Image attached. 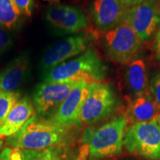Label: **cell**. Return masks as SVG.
<instances>
[{
  "mask_svg": "<svg viewBox=\"0 0 160 160\" xmlns=\"http://www.w3.org/2000/svg\"><path fill=\"white\" fill-rule=\"evenodd\" d=\"M71 128L35 114L20 131L7 138V143L13 148L28 151L67 145Z\"/></svg>",
  "mask_w": 160,
  "mask_h": 160,
  "instance_id": "6da1fadb",
  "label": "cell"
},
{
  "mask_svg": "<svg viewBox=\"0 0 160 160\" xmlns=\"http://www.w3.org/2000/svg\"><path fill=\"white\" fill-rule=\"evenodd\" d=\"M108 67L94 49L90 48L74 59L68 60L48 71L44 82L66 83L85 81L99 82L105 79Z\"/></svg>",
  "mask_w": 160,
  "mask_h": 160,
  "instance_id": "7a4b0ae2",
  "label": "cell"
},
{
  "mask_svg": "<svg viewBox=\"0 0 160 160\" xmlns=\"http://www.w3.org/2000/svg\"><path fill=\"white\" fill-rule=\"evenodd\" d=\"M128 122L125 116H119L101 125L95 131H88L84 142L93 159H102L121 153Z\"/></svg>",
  "mask_w": 160,
  "mask_h": 160,
  "instance_id": "3957f363",
  "label": "cell"
},
{
  "mask_svg": "<svg viewBox=\"0 0 160 160\" xmlns=\"http://www.w3.org/2000/svg\"><path fill=\"white\" fill-rule=\"evenodd\" d=\"M123 146L130 153L149 160H160V122L158 117L126 129Z\"/></svg>",
  "mask_w": 160,
  "mask_h": 160,
  "instance_id": "277c9868",
  "label": "cell"
},
{
  "mask_svg": "<svg viewBox=\"0 0 160 160\" xmlns=\"http://www.w3.org/2000/svg\"><path fill=\"white\" fill-rule=\"evenodd\" d=\"M119 103L113 86L101 82L90 83L80 113L79 126L93 125L108 117L117 111Z\"/></svg>",
  "mask_w": 160,
  "mask_h": 160,
  "instance_id": "5b68a950",
  "label": "cell"
},
{
  "mask_svg": "<svg viewBox=\"0 0 160 160\" xmlns=\"http://www.w3.org/2000/svg\"><path fill=\"white\" fill-rule=\"evenodd\" d=\"M142 48V41L130 26L121 23L105 32L103 48L108 59L121 65H128L135 59Z\"/></svg>",
  "mask_w": 160,
  "mask_h": 160,
  "instance_id": "8992f818",
  "label": "cell"
},
{
  "mask_svg": "<svg viewBox=\"0 0 160 160\" xmlns=\"http://www.w3.org/2000/svg\"><path fill=\"white\" fill-rule=\"evenodd\" d=\"M94 36L88 31L76 33L58 42L44 53L41 68L45 73L90 48Z\"/></svg>",
  "mask_w": 160,
  "mask_h": 160,
  "instance_id": "52a82bcc",
  "label": "cell"
},
{
  "mask_svg": "<svg viewBox=\"0 0 160 160\" xmlns=\"http://www.w3.org/2000/svg\"><path fill=\"white\" fill-rule=\"evenodd\" d=\"M123 22L133 29L142 42L149 40L160 27L159 0H143L129 8Z\"/></svg>",
  "mask_w": 160,
  "mask_h": 160,
  "instance_id": "ba28073f",
  "label": "cell"
},
{
  "mask_svg": "<svg viewBox=\"0 0 160 160\" xmlns=\"http://www.w3.org/2000/svg\"><path fill=\"white\" fill-rule=\"evenodd\" d=\"M77 82L52 83L43 82L39 84L35 88L31 97L36 114L49 119Z\"/></svg>",
  "mask_w": 160,
  "mask_h": 160,
  "instance_id": "9c48e42d",
  "label": "cell"
},
{
  "mask_svg": "<svg viewBox=\"0 0 160 160\" xmlns=\"http://www.w3.org/2000/svg\"><path fill=\"white\" fill-rule=\"evenodd\" d=\"M45 18L53 28L65 34L81 33L88 27L87 16L81 9L75 6H51L46 10Z\"/></svg>",
  "mask_w": 160,
  "mask_h": 160,
  "instance_id": "30bf717a",
  "label": "cell"
},
{
  "mask_svg": "<svg viewBox=\"0 0 160 160\" xmlns=\"http://www.w3.org/2000/svg\"><path fill=\"white\" fill-rule=\"evenodd\" d=\"M89 86L90 82H78L49 119L63 127L79 126L80 113L88 93Z\"/></svg>",
  "mask_w": 160,
  "mask_h": 160,
  "instance_id": "8fae6325",
  "label": "cell"
},
{
  "mask_svg": "<svg viewBox=\"0 0 160 160\" xmlns=\"http://www.w3.org/2000/svg\"><path fill=\"white\" fill-rule=\"evenodd\" d=\"M128 8L118 0H93L90 13L96 27L107 32L123 22Z\"/></svg>",
  "mask_w": 160,
  "mask_h": 160,
  "instance_id": "7c38bea8",
  "label": "cell"
},
{
  "mask_svg": "<svg viewBox=\"0 0 160 160\" xmlns=\"http://www.w3.org/2000/svg\"><path fill=\"white\" fill-rule=\"evenodd\" d=\"M160 110L148 92L129 98L125 117L128 125L144 122L158 117Z\"/></svg>",
  "mask_w": 160,
  "mask_h": 160,
  "instance_id": "4fadbf2b",
  "label": "cell"
},
{
  "mask_svg": "<svg viewBox=\"0 0 160 160\" xmlns=\"http://www.w3.org/2000/svg\"><path fill=\"white\" fill-rule=\"evenodd\" d=\"M35 114L31 99L28 97H21L0 124V137H10L14 135Z\"/></svg>",
  "mask_w": 160,
  "mask_h": 160,
  "instance_id": "5bb4252c",
  "label": "cell"
},
{
  "mask_svg": "<svg viewBox=\"0 0 160 160\" xmlns=\"http://www.w3.org/2000/svg\"><path fill=\"white\" fill-rule=\"evenodd\" d=\"M30 57L28 53L15 58L0 71V92L17 91L29 72Z\"/></svg>",
  "mask_w": 160,
  "mask_h": 160,
  "instance_id": "9a60e30c",
  "label": "cell"
},
{
  "mask_svg": "<svg viewBox=\"0 0 160 160\" xmlns=\"http://www.w3.org/2000/svg\"><path fill=\"white\" fill-rule=\"evenodd\" d=\"M124 85L129 98L149 91L148 69L144 59L138 58L128 64L124 73Z\"/></svg>",
  "mask_w": 160,
  "mask_h": 160,
  "instance_id": "2e32d148",
  "label": "cell"
},
{
  "mask_svg": "<svg viewBox=\"0 0 160 160\" xmlns=\"http://www.w3.org/2000/svg\"><path fill=\"white\" fill-rule=\"evenodd\" d=\"M23 160H73L66 145H58L37 151L22 150Z\"/></svg>",
  "mask_w": 160,
  "mask_h": 160,
  "instance_id": "e0dca14e",
  "label": "cell"
},
{
  "mask_svg": "<svg viewBox=\"0 0 160 160\" xmlns=\"http://www.w3.org/2000/svg\"><path fill=\"white\" fill-rule=\"evenodd\" d=\"M21 13L13 0H0V26L6 30L17 29L21 24Z\"/></svg>",
  "mask_w": 160,
  "mask_h": 160,
  "instance_id": "ac0fdd59",
  "label": "cell"
},
{
  "mask_svg": "<svg viewBox=\"0 0 160 160\" xmlns=\"http://www.w3.org/2000/svg\"><path fill=\"white\" fill-rule=\"evenodd\" d=\"M20 98L21 93L18 91L0 92V124L4 121Z\"/></svg>",
  "mask_w": 160,
  "mask_h": 160,
  "instance_id": "d6986e66",
  "label": "cell"
},
{
  "mask_svg": "<svg viewBox=\"0 0 160 160\" xmlns=\"http://www.w3.org/2000/svg\"><path fill=\"white\" fill-rule=\"evenodd\" d=\"M149 93L160 110V73L152 77L149 83Z\"/></svg>",
  "mask_w": 160,
  "mask_h": 160,
  "instance_id": "ffe728a7",
  "label": "cell"
},
{
  "mask_svg": "<svg viewBox=\"0 0 160 160\" xmlns=\"http://www.w3.org/2000/svg\"><path fill=\"white\" fill-rule=\"evenodd\" d=\"M22 17H31L33 9V0H13Z\"/></svg>",
  "mask_w": 160,
  "mask_h": 160,
  "instance_id": "44dd1931",
  "label": "cell"
},
{
  "mask_svg": "<svg viewBox=\"0 0 160 160\" xmlns=\"http://www.w3.org/2000/svg\"><path fill=\"white\" fill-rule=\"evenodd\" d=\"M0 160H23L22 150L8 147L0 153Z\"/></svg>",
  "mask_w": 160,
  "mask_h": 160,
  "instance_id": "7402d4cb",
  "label": "cell"
},
{
  "mask_svg": "<svg viewBox=\"0 0 160 160\" xmlns=\"http://www.w3.org/2000/svg\"><path fill=\"white\" fill-rule=\"evenodd\" d=\"M12 39L6 29L0 26V53L7 51L11 46Z\"/></svg>",
  "mask_w": 160,
  "mask_h": 160,
  "instance_id": "603a6c76",
  "label": "cell"
},
{
  "mask_svg": "<svg viewBox=\"0 0 160 160\" xmlns=\"http://www.w3.org/2000/svg\"><path fill=\"white\" fill-rule=\"evenodd\" d=\"M118 1L120 2L122 4H123L124 5L131 8L132 6L137 5L138 4L142 2L143 0H118Z\"/></svg>",
  "mask_w": 160,
  "mask_h": 160,
  "instance_id": "cb8c5ba5",
  "label": "cell"
},
{
  "mask_svg": "<svg viewBox=\"0 0 160 160\" xmlns=\"http://www.w3.org/2000/svg\"><path fill=\"white\" fill-rule=\"evenodd\" d=\"M154 47L155 49L157 50V53L158 52H160V28L158 30L157 33H156Z\"/></svg>",
  "mask_w": 160,
  "mask_h": 160,
  "instance_id": "d4e9b609",
  "label": "cell"
},
{
  "mask_svg": "<svg viewBox=\"0 0 160 160\" xmlns=\"http://www.w3.org/2000/svg\"><path fill=\"white\" fill-rule=\"evenodd\" d=\"M44 1L50 2H59V0H44Z\"/></svg>",
  "mask_w": 160,
  "mask_h": 160,
  "instance_id": "484cf974",
  "label": "cell"
},
{
  "mask_svg": "<svg viewBox=\"0 0 160 160\" xmlns=\"http://www.w3.org/2000/svg\"><path fill=\"white\" fill-rule=\"evenodd\" d=\"M3 141L2 140H0V150H1V148H2V145H3Z\"/></svg>",
  "mask_w": 160,
  "mask_h": 160,
  "instance_id": "4316f807",
  "label": "cell"
},
{
  "mask_svg": "<svg viewBox=\"0 0 160 160\" xmlns=\"http://www.w3.org/2000/svg\"><path fill=\"white\" fill-rule=\"evenodd\" d=\"M157 57L160 60V52H158L157 54Z\"/></svg>",
  "mask_w": 160,
  "mask_h": 160,
  "instance_id": "83f0119b",
  "label": "cell"
},
{
  "mask_svg": "<svg viewBox=\"0 0 160 160\" xmlns=\"http://www.w3.org/2000/svg\"><path fill=\"white\" fill-rule=\"evenodd\" d=\"M158 119H159V122H160V113H159V115L158 116Z\"/></svg>",
  "mask_w": 160,
  "mask_h": 160,
  "instance_id": "f1b7e54d",
  "label": "cell"
},
{
  "mask_svg": "<svg viewBox=\"0 0 160 160\" xmlns=\"http://www.w3.org/2000/svg\"><path fill=\"white\" fill-rule=\"evenodd\" d=\"M159 4H160V0H159Z\"/></svg>",
  "mask_w": 160,
  "mask_h": 160,
  "instance_id": "f546056e",
  "label": "cell"
}]
</instances>
